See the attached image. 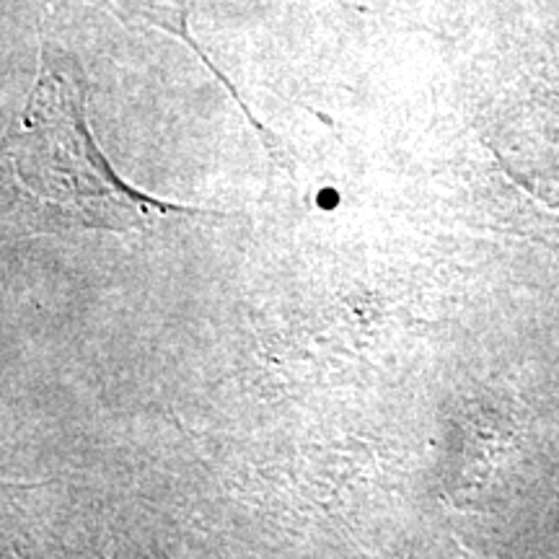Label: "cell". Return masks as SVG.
Returning a JSON list of instances; mask_svg holds the SVG:
<instances>
[{
    "label": "cell",
    "mask_w": 559,
    "mask_h": 559,
    "mask_svg": "<svg viewBox=\"0 0 559 559\" xmlns=\"http://www.w3.org/2000/svg\"><path fill=\"white\" fill-rule=\"evenodd\" d=\"M11 156L26 194L73 228L132 230L181 210L135 192L109 169L79 96L55 79L37 88Z\"/></svg>",
    "instance_id": "obj_1"
}]
</instances>
